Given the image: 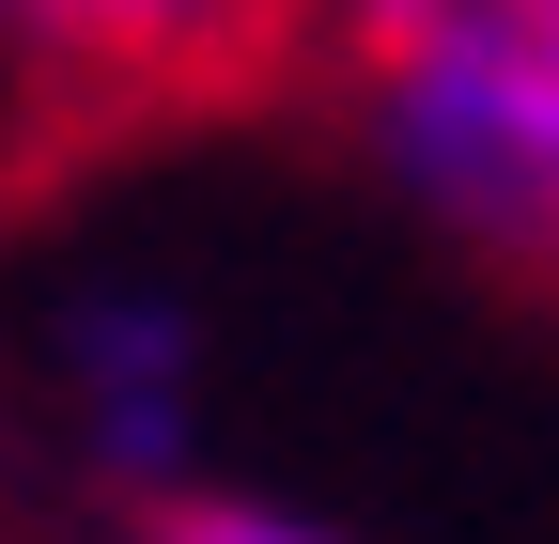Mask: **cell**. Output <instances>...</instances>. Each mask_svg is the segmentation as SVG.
<instances>
[{
  "label": "cell",
  "instance_id": "1",
  "mask_svg": "<svg viewBox=\"0 0 559 544\" xmlns=\"http://www.w3.org/2000/svg\"><path fill=\"white\" fill-rule=\"evenodd\" d=\"M311 62H342L373 172L481 264H559V79L528 0H326Z\"/></svg>",
  "mask_w": 559,
  "mask_h": 544
},
{
  "label": "cell",
  "instance_id": "2",
  "mask_svg": "<svg viewBox=\"0 0 559 544\" xmlns=\"http://www.w3.org/2000/svg\"><path fill=\"white\" fill-rule=\"evenodd\" d=\"M326 0H0L16 79L79 125H156V109H218L264 62H311Z\"/></svg>",
  "mask_w": 559,
  "mask_h": 544
},
{
  "label": "cell",
  "instance_id": "3",
  "mask_svg": "<svg viewBox=\"0 0 559 544\" xmlns=\"http://www.w3.org/2000/svg\"><path fill=\"white\" fill-rule=\"evenodd\" d=\"M62 389H79V436L124 498H171L202 466V343L171 296H94L62 327Z\"/></svg>",
  "mask_w": 559,
  "mask_h": 544
},
{
  "label": "cell",
  "instance_id": "4",
  "mask_svg": "<svg viewBox=\"0 0 559 544\" xmlns=\"http://www.w3.org/2000/svg\"><path fill=\"white\" fill-rule=\"evenodd\" d=\"M140 544H342V529L280 513V498H218V483H171V498H140Z\"/></svg>",
  "mask_w": 559,
  "mask_h": 544
},
{
  "label": "cell",
  "instance_id": "5",
  "mask_svg": "<svg viewBox=\"0 0 559 544\" xmlns=\"http://www.w3.org/2000/svg\"><path fill=\"white\" fill-rule=\"evenodd\" d=\"M528 32H544V79H559V0H528Z\"/></svg>",
  "mask_w": 559,
  "mask_h": 544
}]
</instances>
